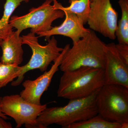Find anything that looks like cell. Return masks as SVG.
<instances>
[{"mask_svg": "<svg viewBox=\"0 0 128 128\" xmlns=\"http://www.w3.org/2000/svg\"><path fill=\"white\" fill-rule=\"evenodd\" d=\"M104 85V69L82 66L64 72L57 96L69 100L84 98L98 91Z\"/></svg>", "mask_w": 128, "mask_h": 128, "instance_id": "3957f363", "label": "cell"}, {"mask_svg": "<svg viewBox=\"0 0 128 128\" xmlns=\"http://www.w3.org/2000/svg\"><path fill=\"white\" fill-rule=\"evenodd\" d=\"M22 67L14 64L0 62V89L18 77Z\"/></svg>", "mask_w": 128, "mask_h": 128, "instance_id": "e0dca14e", "label": "cell"}, {"mask_svg": "<svg viewBox=\"0 0 128 128\" xmlns=\"http://www.w3.org/2000/svg\"><path fill=\"white\" fill-rule=\"evenodd\" d=\"M22 45V37L16 31L9 33L0 44L2 50L1 62L6 64H20L23 60Z\"/></svg>", "mask_w": 128, "mask_h": 128, "instance_id": "7c38bea8", "label": "cell"}, {"mask_svg": "<svg viewBox=\"0 0 128 128\" xmlns=\"http://www.w3.org/2000/svg\"><path fill=\"white\" fill-rule=\"evenodd\" d=\"M105 84H115L128 88V64L120 55L114 42L105 44Z\"/></svg>", "mask_w": 128, "mask_h": 128, "instance_id": "30bf717a", "label": "cell"}, {"mask_svg": "<svg viewBox=\"0 0 128 128\" xmlns=\"http://www.w3.org/2000/svg\"><path fill=\"white\" fill-rule=\"evenodd\" d=\"M128 122L121 124V128H128Z\"/></svg>", "mask_w": 128, "mask_h": 128, "instance_id": "44dd1931", "label": "cell"}, {"mask_svg": "<svg viewBox=\"0 0 128 128\" xmlns=\"http://www.w3.org/2000/svg\"><path fill=\"white\" fill-rule=\"evenodd\" d=\"M30 0H6L2 17L0 19V44L2 40L12 31V28L9 20L14 10L22 2H28Z\"/></svg>", "mask_w": 128, "mask_h": 128, "instance_id": "5bb4252c", "label": "cell"}, {"mask_svg": "<svg viewBox=\"0 0 128 128\" xmlns=\"http://www.w3.org/2000/svg\"><path fill=\"white\" fill-rule=\"evenodd\" d=\"M64 54L60 69L63 72L82 66L104 70L105 44L95 32L90 29L86 35L73 43Z\"/></svg>", "mask_w": 128, "mask_h": 128, "instance_id": "7a4b0ae2", "label": "cell"}, {"mask_svg": "<svg viewBox=\"0 0 128 128\" xmlns=\"http://www.w3.org/2000/svg\"><path fill=\"white\" fill-rule=\"evenodd\" d=\"M121 124L108 121L100 114H96L89 119L74 123L66 128H121Z\"/></svg>", "mask_w": 128, "mask_h": 128, "instance_id": "9a60e30c", "label": "cell"}, {"mask_svg": "<svg viewBox=\"0 0 128 128\" xmlns=\"http://www.w3.org/2000/svg\"><path fill=\"white\" fill-rule=\"evenodd\" d=\"M118 14L111 0H93L91 2L87 23L90 30L111 40L116 38Z\"/></svg>", "mask_w": 128, "mask_h": 128, "instance_id": "ba28073f", "label": "cell"}, {"mask_svg": "<svg viewBox=\"0 0 128 128\" xmlns=\"http://www.w3.org/2000/svg\"><path fill=\"white\" fill-rule=\"evenodd\" d=\"M70 46L69 44L66 45L48 71L44 72L35 80H26L22 83L24 89L20 95L25 100L34 104L41 105V96L50 86L53 76L58 70L64 54Z\"/></svg>", "mask_w": 128, "mask_h": 128, "instance_id": "9c48e42d", "label": "cell"}, {"mask_svg": "<svg viewBox=\"0 0 128 128\" xmlns=\"http://www.w3.org/2000/svg\"><path fill=\"white\" fill-rule=\"evenodd\" d=\"M65 13V18L60 26L52 27L46 32L37 34L38 37H44L48 40L54 35H62L70 38L73 43L75 42L88 33L90 29L84 27L82 20L74 13L62 10Z\"/></svg>", "mask_w": 128, "mask_h": 128, "instance_id": "8fae6325", "label": "cell"}, {"mask_svg": "<svg viewBox=\"0 0 128 128\" xmlns=\"http://www.w3.org/2000/svg\"><path fill=\"white\" fill-rule=\"evenodd\" d=\"M53 0H46L38 7L31 8L25 15L12 16L9 24L20 34L28 28L36 34L50 30L53 22L65 16L63 11L51 4Z\"/></svg>", "mask_w": 128, "mask_h": 128, "instance_id": "8992f818", "label": "cell"}, {"mask_svg": "<svg viewBox=\"0 0 128 128\" xmlns=\"http://www.w3.org/2000/svg\"><path fill=\"white\" fill-rule=\"evenodd\" d=\"M98 114L108 121L120 124L128 122V88L105 84L96 97Z\"/></svg>", "mask_w": 128, "mask_h": 128, "instance_id": "277c9868", "label": "cell"}, {"mask_svg": "<svg viewBox=\"0 0 128 128\" xmlns=\"http://www.w3.org/2000/svg\"><path fill=\"white\" fill-rule=\"evenodd\" d=\"M92 0H90V1L91 2H92Z\"/></svg>", "mask_w": 128, "mask_h": 128, "instance_id": "7402d4cb", "label": "cell"}, {"mask_svg": "<svg viewBox=\"0 0 128 128\" xmlns=\"http://www.w3.org/2000/svg\"><path fill=\"white\" fill-rule=\"evenodd\" d=\"M0 106L2 113L15 120L16 128H20L24 124L26 128H37V118L47 107V104L31 103L20 95L16 94L1 97Z\"/></svg>", "mask_w": 128, "mask_h": 128, "instance_id": "52a82bcc", "label": "cell"}, {"mask_svg": "<svg viewBox=\"0 0 128 128\" xmlns=\"http://www.w3.org/2000/svg\"><path fill=\"white\" fill-rule=\"evenodd\" d=\"M48 40L46 45L42 46L38 42V38L36 34L30 32L22 36L23 44H27L32 50L31 58L22 68L16 80L12 82V86H17L22 83L24 75L31 70L39 69L42 72L46 71L51 62H54L60 55L64 48L58 46L57 41L54 36Z\"/></svg>", "mask_w": 128, "mask_h": 128, "instance_id": "5b68a950", "label": "cell"}, {"mask_svg": "<svg viewBox=\"0 0 128 128\" xmlns=\"http://www.w3.org/2000/svg\"><path fill=\"white\" fill-rule=\"evenodd\" d=\"M1 98V97H0V102ZM0 116L2 117V118L5 120L7 119L8 118V117L6 116V115L4 114L2 112L1 110L0 106Z\"/></svg>", "mask_w": 128, "mask_h": 128, "instance_id": "ffe728a7", "label": "cell"}, {"mask_svg": "<svg viewBox=\"0 0 128 128\" xmlns=\"http://www.w3.org/2000/svg\"><path fill=\"white\" fill-rule=\"evenodd\" d=\"M53 5L56 9L74 13L82 20L84 25L87 24L90 10V0H69L70 6L64 7L57 0H53Z\"/></svg>", "mask_w": 128, "mask_h": 128, "instance_id": "4fadbf2b", "label": "cell"}, {"mask_svg": "<svg viewBox=\"0 0 128 128\" xmlns=\"http://www.w3.org/2000/svg\"><path fill=\"white\" fill-rule=\"evenodd\" d=\"M12 128L10 122H6L5 119L0 116V128Z\"/></svg>", "mask_w": 128, "mask_h": 128, "instance_id": "d6986e66", "label": "cell"}, {"mask_svg": "<svg viewBox=\"0 0 128 128\" xmlns=\"http://www.w3.org/2000/svg\"><path fill=\"white\" fill-rule=\"evenodd\" d=\"M115 47L120 55L128 64V44L118 43L115 44Z\"/></svg>", "mask_w": 128, "mask_h": 128, "instance_id": "ac0fdd59", "label": "cell"}, {"mask_svg": "<svg viewBox=\"0 0 128 128\" xmlns=\"http://www.w3.org/2000/svg\"><path fill=\"white\" fill-rule=\"evenodd\" d=\"M122 15L118 22L115 35L119 43L128 44V0H119Z\"/></svg>", "mask_w": 128, "mask_h": 128, "instance_id": "2e32d148", "label": "cell"}, {"mask_svg": "<svg viewBox=\"0 0 128 128\" xmlns=\"http://www.w3.org/2000/svg\"><path fill=\"white\" fill-rule=\"evenodd\" d=\"M98 91L87 97L70 100L64 106L46 108L37 118V128H46L54 124L66 128L95 116L98 114L96 97Z\"/></svg>", "mask_w": 128, "mask_h": 128, "instance_id": "6da1fadb", "label": "cell"}]
</instances>
